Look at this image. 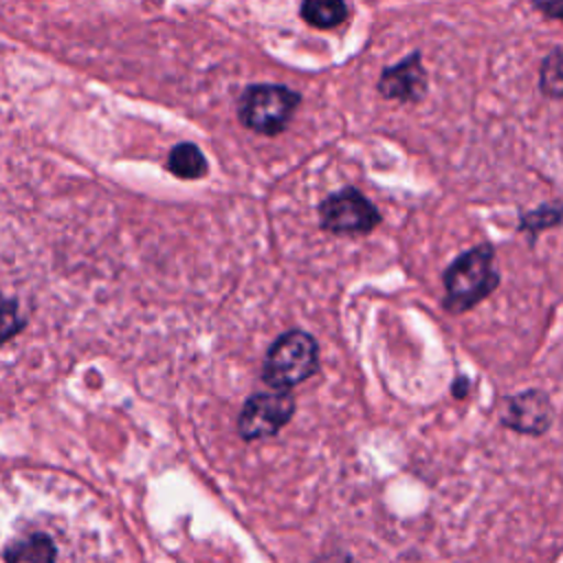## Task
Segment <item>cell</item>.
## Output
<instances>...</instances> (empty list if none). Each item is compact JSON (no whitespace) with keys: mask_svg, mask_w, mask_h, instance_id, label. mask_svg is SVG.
Here are the masks:
<instances>
[{"mask_svg":"<svg viewBox=\"0 0 563 563\" xmlns=\"http://www.w3.org/2000/svg\"><path fill=\"white\" fill-rule=\"evenodd\" d=\"M493 262L495 251L490 244H479L451 262L444 271L446 306L451 310H468L495 290L499 275Z\"/></svg>","mask_w":563,"mask_h":563,"instance_id":"obj_2","label":"cell"},{"mask_svg":"<svg viewBox=\"0 0 563 563\" xmlns=\"http://www.w3.org/2000/svg\"><path fill=\"white\" fill-rule=\"evenodd\" d=\"M295 400L288 389L266 391L251 396L238 418V431L242 438H266L277 433L292 416Z\"/></svg>","mask_w":563,"mask_h":563,"instance_id":"obj_6","label":"cell"},{"mask_svg":"<svg viewBox=\"0 0 563 563\" xmlns=\"http://www.w3.org/2000/svg\"><path fill=\"white\" fill-rule=\"evenodd\" d=\"M301 97L282 84H255L249 86L238 101V119L244 128L275 136L286 130Z\"/></svg>","mask_w":563,"mask_h":563,"instance_id":"obj_3","label":"cell"},{"mask_svg":"<svg viewBox=\"0 0 563 563\" xmlns=\"http://www.w3.org/2000/svg\"><path fill=\"white\" fill-rule=\"evenodd\" d=\"M532 7L545 18L563 22V0H532Z\"/></svg>","mask_w":563,"mask_h":563,"instance_id":"obj_14","label":"cell"},{"mask_svg":"<svg viewBox=\"0 0 563 563\" xmlns=\"http://www.w3.org/2000/svg\"><path fill=\"white\" fill-rule=\"evenodd\" d=\"M321 227L336 235H361L369 233L378 222V209L354 187L330 194L319 205Z\"/></svg>","mask_w":563,"mask_h":563,"instance_id":"obj_5","label":"cell"},{"mask_svg":"<svg viewBox=\"0 0 563 563\" xmlns=\"http://www.w3.org/2000/svg\"><path fill=\"white\" fill-rule=\"evenodd\" d=\"M552 422V405L543 391L528 389L508 400L504 411V424L519 433L539 435Z\"/></svg>","mask_w":563,"mask_h":563,"instance_id":"obj_8","label":"cell"},{"mask_svg":"<svg viewBox=\"0 0 563 563\" xmlns=\"http://www.w3.org/2000/svg\"><path fill=\"white\" fill-rule=\"evenodd\" d=\"M427 70L420 64V51H413L409 57L400 59L394 66H387L378 79V92L385 99L400 103H418L427 95Z\"/></svg>","mask_w":563,"mask_h":563,"instance_id":"obj_7","label":"cell"},{"mask_svg":"<svg viewBox=\"0 0 563 563\" xmlns=\"http://www.w3.org/2000/svg\"><path fill=\"white\" fill-rule=\"evenodd\" d=\"M317 365L319 347L314 339L301 330H290L271 345L264 363V380L275 389H290L306 380Z\"/></svg>","mask_w":563,"mask_h":563,"instance_id":"obj_4","label":"cell"},{"mask_svg":"<svg viewBox=\"0 0 563 563\" xmlns=\"http://www.w3.org/2000/svg\"><path fill=\"white\" fill-rule=\"evenodd\" d=\"M167 169L176 178L196 180L207 174V158L194 143H178L167 156Z\"/></svg>","mask_w":563,"mask_h":563,"instance_id":"obj_9","label":"cell"},{"mask_svg":"<svg viewBox=\"0 0 563 563\" xmlns=\"http://www.w3.org/2000/svg\"><path fill=\"white\" fill-rule=\"evenodd\" d=\"M44 484L0 486V563H97L95 521H79V506L44 501Z\"/></svg>","mask_w":563,"mask_h":563,"instance_id":"obj_1","label":"cell"},{"mask_svg":"<svg viewBox=\"0 0 563 563\" xmlns=\"http://www.w3.org/2000/svg\"><path fill=\"white\" fill-rule=\"evenodd\" d=\"M561 218H563V207H559V205H543V207H539L534 211L523 213L519 229L521 231H530V233H539V231H543L548 227L559 224Z\"/></svg>","mask_w":563,"mask_h":563,"instance_id":"obj_12","label":"cell"},{"mask_svg":"<svg viewBox=\"0 0 563 563\" xmlns=\"http://www.w3.org/2000/svg\"><path fill=\"white\" fill-rule=\"evenodd\" d=\"M539 88L550 99H563V48L550 51L539 70Z\"/></svg>","mask_w":563,"mask_h":563,"instance_id":"obj_11","label":"cell"},{"mask_svg":"<svg viewBox=\"0 0 563 563\" xmlns=\"http://www.w3.org/2000/svg\"><path fill=\"white\" fill-rule=\"evenodd\" d=\"M26 319L18 306V301L0 295V343L9 341L24 328Z\"/></svg>","mask_w":563,"mask_h":563,"instance_id":"obj_13","label":"cell"},{"mask_svg":"<svg viewBox=\"0 0 563 563\" xmlns=\"http://www.w3.org/2000/svg\"><path fill=\"white\" fill-rule=\"evenodd\" d=\"M301 18L314 29H334L347 18L345 0H303Z\"/></svg>","mask_w":563,"mask_h":563,"instance_id":"obj_10","label":"cell"}]
</instances>
